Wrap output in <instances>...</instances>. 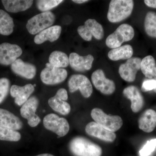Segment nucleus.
<instances>
[{
  "label": "nucleus",
  "instance_id": "nucleus-1",
  "mask_svg": "<svg viewBox=\"0 0 156 156\" xmlns=\"http://www.w3.org/2000/svg\"><path fill=\"white\" fill-rule=\"evenodd\" d=\"M71 152L75 156H101V148L96 144L83 136L73 138L69 144Z\"/></svg>",
  "mask_w": 156,
  "mask_h": 156
},
{
  "label": "nucleus",
  "instance_id": "nucleus-2",
  "mask_svg": "<svg viewBox=\"0 0 156 156\" xmlns=\"http://www.w3.org/2000/svg\"><path fill=\"white\" fill-rule=\"evenodd\" d=\"M134 5L132 0H112L109 6L108 19L113 23L126 19L132 13Z\"/></svg>",
  "mask_w": 156,
  "mask_h": 156
},
{
  "label": "nucleus",
  "instance_id": "nucleus-3",
  "mask_svg": "<svg viewBox=\"0 0 156 156\" xmlns=\"http://www.w3.org/2000/svg\"><path fill=\"white\" fill-rule=\"evenodd\" d=\"M91 115L95 122L112 132L118 131L123 126V120L119 116L107 115L98 108L92 110Z\"/></svg>",
  "mask_w": 156,
  "mask_h": 156
},
{
  "label": "nucleus",
  "instance_id": "nucleus-4",
  "mask_svg": "<svg viewBox=\"0 0 156 156\" xmlns=\"http://www.w3.org/2000/svg\"><path fill=\"white\" fill-rule=\"evenodd\" d=\"M55 19V15L53 12H43L29 20L26 24L27 29L31 34H37L53 25Z\"/></svg>",
  "mask_w": 156,
  "mask_h": 156
},
{
  "label": "nucleus",
  "instance_id": "nucleus-5",
  "mask_svg": "<svg viewBox=\"0 0 156 156\" xmlns=\"http://www.w3.org/2000/svg\"><path fill=\"white\" fill-rule=\"evenodd\" d=\"M134 36V31L132 27L124 23L108 37L105 43L108 48L114 49L121 47L124 42L131 41Z\"/></svg>",
  "mask_w": 156,
  "mask_h": 156
},
{
  "label": "nucleus",
  "instance_id": "nucleus-6",
  "mask_svg": "<svg viewBox=\"0 0 156 156\" xmlns=\"http://www.w3.org/2000/svg\"><path fill=\"white\" fill-rule=\"evenodd\" d=\"M43 124L47 130L55 133L58 137L65 136L69 131V125L67 120L55 114H49L45 116Z\"/></svg>",
  "mask_w": 156,
  "mask_h": 156
},
{
  "label": "nucleus",
  "instance_id": "nucleus-7",
  "mask_svg": "<svg viewBox=\"0 0 156 156\" xmlns=\"http://www.w3.org/2000/svg\"><path fill=\"white\" fill-rule=\"evenodd\" d=\"M77 31L81 37L87 41H91L92 37L97 40H101L104 35L102 25L95 19L87 20L84 25L79 27Z\"/></svg>",
  "mask_w": 156,
  "mask_h": 156
},
{
  "label": "nucleus",
  "instance_id": "nucleus-8",
  "mask_svg": "<svg viewBox=\"0 0 156 156\" xmlns=\"http://www.w3.org/2000/svg\"><path fill=\"white\" fill-rule=\"evenodd\" d=\"M67 75V71L65 69L54 67L47 63L46 67L41 72V79L46 85H54L63 82Z\"/></svg>",
  "mask_w": 156,
  "mask_h": 156
},
{
  "label": "nucleus",
  "instance_id": "nucleus-9",
  "mask_svg": "<svg viewBox=\"0 0 156 156\" xmlns=\"http://www.w3.org/2000/svg\"><path fill=\"white\" fill-rule=\"evenodd\" d=\"M39 105V100L36 96H32L21 106L20 113L21 116L27 120L29 126L35 127L39 125L41 119L36 114Z\"/></svg>",
  "mask_w": 156,
  "mask_h": 156
},
{
  "label": "nucleus",
  "instance_id": "nucleus-10",
  "mask_svg": "<svg viewBox=\"0 0 156 156\" xmlns=\"http://www.w3.org/2000/svg\"><path fill=\"white\" fill-rule=\"evenodd\" d=\"M68 87L71 93L80 90L84 97L88 98L93 92L91 82L86 76L81 74L73 75L68 81Z\"/></svg>",
  "mask_w": 156,
  "mask_h": 156
},
{
  "label": "nucleus",
  "instance_id": "nucleus-11",
  "mask_svg": "<svg viewBox=\"0 0 156 156\" xmlns=\"http://www.w3.org/2000/svg\"><path fill=\"white\" fill-rule=\"evenodd\" d=\"M20 46L4 43L0 44V64L9 66L14 62L22 54Z\"/></svg>",
  "mask_w": 156,
  "mask_h": 156
},
{
  "label": "nucleus",
  "instance_id": "nucleus-12",
  "mask_svg": "<svg viewBox=\"0 0 156 156\" xmlns=\"http://www.w3.org/2000/svg\"><path fill=\"white\" fill-rule=\"evenodd\" d=\"M91 79L96 89L104 95H111L115 90L114 82L106 78L102 70L95 71L92 74Z\"/></svg>",
  "mask_w": 156,
  "mask_h": 156
},
{
  "label": "nucleus",
  "instance_id": "nucleus-13",
  "mask_svg": "<svg viewBox=\"0 0 156 156\" xmlns=\"http://www.w3.org/2000/svg\"><path fill=\"white\" fill-rule=\"evenodd\" d=\"M141 62L140 58L132 57L128 59L126 63L121 65L119 73L121 78L126 82H134L137 71L140 69Z\"/></svg>",
  "mask_w": 156,
  "mask_h": 156
},
{
  "label": "nucleus",
  "instance_id": "nucleus-14",
  "mask_svg": "<svg viewBox=\"0 0 156 156\" xmlns=\"http://www.w3.org/2000/svg\"><path fill=\"white\" fill-rule=\"evenodd\" d=\"M85 130L88 135L106 142H114L116 138L115 132L107 130L95 122L88 123Z\"/></svg>",
  "mask_w": 156,
  "mask_h": 156
},
{
  "label": "nucleus",
  "instance_id": "nucleus-15",
  "mask_svg": "<svg viewBox=\"0 0 156 156\" xmlns=\"http://www.w3.org/2000/svg\"><path fill=\"white\" fill-rule=\"evenodd\" d=\"M94 57L89 54L86 56H81L78 53H72L69 55V64L72 68L78 72L89 70L92 67Z\"/></svg>",
  "mask_w": 156,
  "mask_h": 156
},
{
  "label": "nucleus",
  "instance_id": "nucleus-16",
  "mask_svg": "<svg viewBox=\"0 0 156 156\" xmlns=\"http://www.w3.org/2000/svg\"><path fill=\"white\" fill-rule=\"evenodd\" d=\"M34 90V87L32 84H27L23 87L14 85L10 89V93L11 96L15 98V103L19 106H22Z\"/></svg>",
  "mask_w": 156,
  "mask_h": 156
},
{
  "label": "nucleus",
  "instance_id": "nucleus-17",
  "mask_svg": "<svg viewBox=\"0 0 156 156\" xmlns=\"http://www.w3.org/2000/svg\"><path fill=\"white\" fill-rule=\"evenodd\" d=\"M126 98L131 101V109L134 113H137L143 107L144 99L142 94L137 87L134 86L126 87L123 91Z\"/></svg>",
  "mask_w": 156,
  "mask_h": 156
},
{
  "label": "nucleus",
  "instance_id": "nucleus-18",
  "mask_svg": "<svg viewBox=\"0 0 156 156\" xmlns=\"http://www.w3.org/2000/svg\"><path fill=\"white\" fill-rule=\"evenodd\" d=\"M11 69L17 75L27 79H32L36 74L37 69L33 64L18 58L11 65Z\"/></svg>",
  "mask_w": 156,
  "mask_h": 156
},
{
  "label": "nucleus",
  "instance_id": "nucleus-19",
  "mask_svg": "<svg viewBox=\"0 0 156 156\" xmlns=\"http://www.w3.org/2000/svg\"><path fill=\"white\" fill-rule=\"evenodd\" d=\"M0 126L17 131L22 128L23 123L18 117L11 112L0 108Z\"/></svg>",
  "mask_w": 156,
  "mask_h": 156
},
{
  "label": "nucleus",
  "instance_id": "nucleus-20",
  "mask_svg": "<svg viewBox=\"0 0 156 156\" xmlns=\"http://www.w3.org/2000/svg\"><path fill=\"white\" fill-rule=\"evenodd\" d=\"M138 127L146 133H151L156 127V112L148 109L143 113L138 121Z\"/></svg>",
  "mask_w": 156,
  "mask_h": 156
},
{
  "label": "nucleus",
  "instance_id": "nucleus-21",
  "mask_svg": "<svg viewBox=\"0 0 156 156\" xmlns=\"http://www.w3.org/2000/svg\"><path fill=\"white\" fill-rule=\"evenodd\" d=\"M62 27L60 26L50 27L37 34L34 38V41L37 44H41L47 41H55L60 37Z\"/></svg>",
  "mask_w": 156,
  "mask_h": 156
},
{
  "label": "nucleus",
  "instance_id": "nucleus-22",
  "mask_svg": "<svg viewBox=\"0 0 156 156\" xmlns=\"http://www.w3.org/2000/svg\"><path fill=\"white\" fill-rule=\"evenodd\" d=\"M2 2L6 11L11 13L25 11L30 8L34 3L31 0H3Z\"/></svg>",
  "mask_w": 156,
  "mask_h": 156
},
{
  "label": "nucleus",
  "instance_id": "nucleus-23",
  "mask_svg": "<svg viewBox=\"0 0 156 156\" xmlns=\"http://www.w3.org/2000/svg\"><path fill=\"white\" fill-rule=\"evenodd\" d=\"M133 50L130 45H125L119 48L112 49L108 52V57L113 61L121 59H128L132 57Z\"/></svg>",
  "mask_w": 156,
  "mask_h": 156
},
{
  "label": "nucleus",
  "instance_id": "nucleus-24",
  "mask_svg": "<svg viewBox=\"0 0 156 156\" xmlns=\"http://www.w3.org/2000/svg\"><path fill=\"white\" fill-rule=\"evenodd\" d=\"M140 69L146 77L156 80V63L153 56H147L141 60Z\"/></svg>",
  "mask_w": 156,
  "mask_h": 156
},
{
  "label": "nucleus",
  "instance_id": "nucleus-25",
  "mask_svg": "<svg viewBox=\"0 0 156 156\" xmlns=\"http://www.w3.org/2000/svg\"><path fill=\"white\" fill-rule=\"evenodd\" d=\"M14 27L13 18L5 11L0 10V34L10 35L14 31Z\"/></svg>",
  "mask_w": 156,
  "mask_h": 156
},
{
  "label": "nucleus",
  "instance_id": "nucleus-26",
  "mask_svg": "<svg viewBox=\"0 0 156 156\" xmlns=\"http://www.w3.org/2000/svg\"><path fill=\"white\" fill-rule=\"evenodd\" d=\"M49 63L56 68L67 67L69 64V58L65 53L60 51H54L50 54L49 58Z\"/></svg>",
  "mask_w": 156,
  "mask_h": 156
},
{
  "label": "nucleus",
  "instance_id": "nucleus-27",
  "mask_svg": "<svg viewBox=\"0 0 156 156\" xmlns=\"http://www.w3.org/2000/svg\"><path fill=\"white\" fill-rule=\"evenodd\" d=\"M48 104L53 110L62 115H67L71 111L69 104L54 96L48 100Z\"/></svg>",
  "mask_w": 156,
  "mask_h": 156
},
{
  "label": "nucleus",
  "instance_id": "nucleus-28",
  "mask_svg": "<svg viewBox=\"0 0 156 156\" xmlns=\"http://www.w3.org/2000/svg\"><path fill=\"white\" fill-rule=\"evenodd\" d=\"M144 29L149 36L156 38V13L148 12L144 20Z\"/></svg>",
  "mask_w": 156,
  "mask_h": 156
},
{
  "label": "nucleus",
  "instance_id": "nucleus-29",
  "mask_svg": "<svg viewBox=\"0 0 156 156\" xmlns=\"http://www.w3.org/2000/svg\"><path fill=\"white\" fill-rule=\"evenodd\" d=\"M21 139L19 132L0 126V140L17 142Z\"/></svg>",
  "mask_w": 156,
  "mask_h": 156
},
{
  "label": "nucleus",
  "instance_id": "nucleus-30",
  "mask_svg": "<svg viewBox=\"0 0 156 156\" xmlns=\"http://www.w3.org/2000/svg\"><path fill=\"white\" fill-rule=\"evenodd\" d=\"M63 2L62 0H39L37 1V6L40 11L47 12Z\"/></svg>",
  "mask_w": 156,
  "mask_h": 156
},
{
  "label": "nucleus",
  "instance_id": "nucleus-31",
  "mask_svg": "<svg viewBox=\"0 0 156 156\" xmlns=\"http://www.w3.org/2000/svg\"><path fill=\"white\" fill-rule=\"evenodd\" d=\"M156 149V138L147 140L146 143L140 150V156H150Z\"/></svg>",
  "mask_w": 156,
  "mask_h": 156
},
{
  "label": "nucleus",
  "instance_id": "nucleus-32",
  "mask_svg": "<svg viewBox=\"0 0 156 156\" xmlns=\"http://www.w3.org/2000/svg\"><path fill=\"white\" fill-rule=\"evenodd\" d=\"M10 88V82L6 78L0 79V104L2 103L9 94Z\"/></svg>",
  "mask_w": 156,
  "mask_h": 156
},
{
  "label": "nucleus",
  "instance_id": "nucleus-33",
  "mask_svg": "<svg viewBox=\"0 0 156 156\" xmlns=\"http://www.w3.org/2000/svg\"><path fill=\"white\" fill-rule=\"evenodd\" d=\"M141 90L143 92H147L154 90L156 92V80H146L143 83Z\"/></svg>",
  "mask_w": 156,
  "mask_h": 156
},
{
  "label": "nucleus",
  "instance_id": "nucleus-34",
  "mask_svg": "<svg viewBox=\"0 0 156 156\" xmlns=\"http://www.w3.org/2000/svg\"><path fill=\"white\" fill-rule=\"evenodd\" d=\"M55 96L64 101L67 100L68 98L67 91L63 88L58 89Z\"/></svg>",
  "mask_w": 156,
  "mask_h": 156
},
{
  "label": "nucleus",
  "instance_id": "nucleus-35",
  "mask_svg": "<svg viewBox=\"0 0 156 156\" xmlns=\"http://www.w3.org/2000/svg\"><path fill=\"white\" fill-rule=\"evenodd\" d=\"M144 2L148 7L156 9V0H145Z\"/></svg>",
  "mask_w": 156,
  "mask_h": 156
},
{
  "label": "nucleus",
  "instance_id": "nucleus-36",
  "mask_svg": "<svg viewBox=\"0 0 156 156\" xmlns=\"http://www.w3.org/2000/svg\"><path fill=\"white\" fill-rule=\"evenodd\" d=\"M89 1H87V0H73V2L77 3V4H80L87 2H89Z\"/></svg>",
  "mask_w": 156,
  "mask_h": 156
},
{
  "label": "nucleus",
  "instance_id": "nucleus-37",
  "mask_svg": "<svg viewBox=\"0 0 156 156\" xmlns=\"http://www.w3.org/2000/svg\"><path fill=\"white\" fill-rule=\"evenodd\" d=\"M35 156H55L53 154H40L37 155Z\"/></svg>",
  "mask_w": 156,
  "mask_h": 156
}]
</instances>
